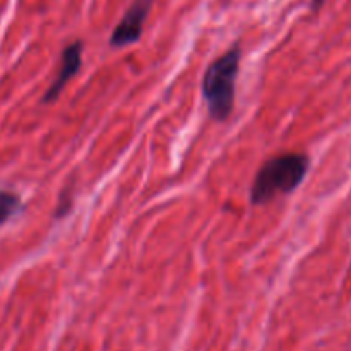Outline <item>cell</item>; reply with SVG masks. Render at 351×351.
<instances>
[{
    "instance_id": "3957f363",
    "label": "cell",
    "mask_w": 351,
    "mask_h": 351,
    "mask_svg": "<svg viewBox=\"0 0 351 351\" xmlns=\"http://www.w3.org/2000/svg\"><path fill=\"white\" fill-rule=\"evenodd\" d=\"M153 3L154 0H134L130 3V7L123 14L122 21L113 29L112 38H110V45L113 48H125L141 40L144 23L149 16Z\"/></svg>"
},
{
    "instance_id": "7a4b0ae2",
    "label": "cell",
    "mask_w": 351,
    "mask_h": 351,
    "mask_svg": "<svg viewBox=\"0 0 351 351\" xmlns=\"http://www.w3.org/2000/svg\"><path fill=\"white\" fill-rule=\"evenodd\" d=\"M242 50L239 45L216 58L202 77V96L208 103L209 115L218 122H225L235 106L237 77H239Z\"/></svg>"
},
{
    "instance_id": "6da1fadb",
    "label": "cell",
    "mask_w": 351,
    "mask_h": 351,
    "mask_svg": "<svg viewBox=\"0 0 351 351\" xmlns=\"http://www.w3.org/2000/svg\"><path fill=\"white\" fill-rule=\"evenodd\" d=\"M308 168L311 160L304 153H287L267 160L254 178L252 204H267L278 195L291 194L304 182Z\"/></svg>"
},
{
    "instance_id": "277c9868",
    "label": "cell",
    "mask_w": 351,
    "mask_h": 351,
    "mask_svg": "<svg viewBox=\"0 0 351 351\" xmlns=\"http://www.w3.org/2000/svg\"><path fill=\"white\" fill-rule=\"evenodd\" d=\"M82 64V41H74L69 47L64 48L60 60V69H58L57 79L51 82L50 88L47 89L43 96V103H51L58 98L62 89L65 88L69 81L81 71Z\"/></svg>"
},
{
    "instance_id": "5b68a950",
    "label": "cell",
    "mask_w": 351,
    "mask_h": 351,
    "mask_svg": "<svg viewBox=\"0 0 351 351\" xmlns=\"http://www.w3.org/2000/svg\"><path fill=\"white\" fill-rule=\"evenodd\" d=\"M21 211L19 195L9 191H0V225L9 221L14 215Z\"/></svg>"
},
{
    "instance_id": "8992f818",
    "label": "cell",
    "mask_w": 351,
    "mask_h": 351,
    "mask_svg": "<svg viewBox=\"0 0 351 351\" xmlns=\"http://www.w3.org/2000/svg\"><path fill=\"white\" fill-rule=\"evenodd\" d=\"M322 2H324V0H315V3H314V9H317V7L321 5Z\"/></svg>"
}]
</instances>
